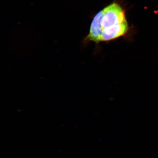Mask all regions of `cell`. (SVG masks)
Listing matches in <instances>:
<instances>
[{
    "label": "cell",
    "instance_id": "cell-1",
    "mask_svg": "<svg viewBox=\"0 0 158 158\" xmlns=\"http://www.w3.org/2000/svg\"><path fill=\"white\" fill-rule=\"evenodd\" d=\"M128 30L124 10L117 3H112L94 16L85 42L110 41L123 36Z\"/></svg>",
    "mask_w": 158,
    "mask_h": 158
}]
</instances>
